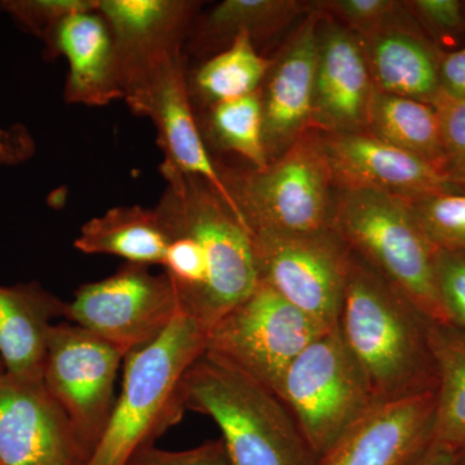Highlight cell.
Here are the masks:
<instances>
[{
	"label": "cell",
	"instance_id": "21",
	"mask_svg": "<svg viewBox=\"0 0 465 465\" xmlns=\"http://www.w3.org/2000/svg\"><path fill=\"white\" fill-rule=\"evenodd\" d=\"M409 18L362 38L370 73L376 91L433 105L440 94L442 52Z\"/></svg>",
	"mask_w": 465,
	"mask_h": 465
},
{
	"label": "cell",
	"instance_id": "20",
	"mask_svg": "<svg viewBox=\"0 0 465 465\" xmlns=\"http://www.w3.org/2000/svg\"><path fill=\"white\" fill-rule=\"evenodd\" d=\"M66 302L41 283L0 286V361L5 374L43 381L54 321L65 317Z\"/></svg>",
	"mask_w": 465,
	"mask_h": 465
},
{
	"label": "cell",
	"instance_id": "28",
	"mask_svg": "<svg viewBox=\"0 0 465 465\" xmlns=\"http://www.w3.org/2000/svg\"><path fill=\"white\" fill-rule=\"evenodd\" d=\"M406 201L436 249L465 253L464 191L430 193Z\"/></svg>",
	"mask_w": 465,
	"mask_h": 465
},
{
	"label": "cell",
	"instance_id": "18",
	"mask_svg": "<svg viewBox=\"0 0 465 465\" xmlns=\"http://www.w3.org/2000/svg\"><path fill=\"white\" fill-rule=\"evenodd\" d=\"M436 391L381 403L349 428L318 465H401L432 439Z\"/></svg>",
	"mask_w": 465,
	"mask_h": 465
},
{
	"label": "cell",
	"instance_id": "3",
	"mask_svg": "<svg viewBox=\"0 0 465 465\" xmlns=\"http://www.w3.org/2000/svg\"><path fill=\"white\" fill-rule=\"evenodd\" d=\"M186 411L213 419L232 465H318L320 458L282 400L213 354L183 375Z\"/></svg>",
	"mask_w": 465,
	"mask_h": 465
},
{
	"label": "cell",
	"instance_id": "34",
	"mask_svg": "<svg viewBox=\"0 0 465 465\" xmlns=\"http://www.w3.org/2000/svg\"><path fill=\"white\" fill-rule=\"evenodd\" d=\"M433 106L439 115L440 137L449 166L465 159V100L440 96Z\"/></svg>",
	"mask_w": 465,
	"mask_h": 465
},
{
	"label": "cell",
	"instance_id": "24",
	"mask_svg": "<svg viewBox=\"0 0 465 465\" xmlns=\"http://www.w3.org/2000/svg\"><path fill=\"white\" fill-rule=\"evenodd\" d=\"M428 339L437 372L430 440L459 452L465 446V333L430 321Z\"/></svg>",
	"mask_w": 465,
	"mask_h": 465
},
{
	"label": "cell",
	"instance_id": "2",
	"mask_svg": "<svg viewBox=\"0 0 465 465\" xmlns=\"http://www.w3.org/2000/svg\"><path fill=\"white\" fill-rule=\"evenodd\" d=\"M428 323L402 292L351 252L338 330L379 405L437 391Z\"/></svg>",
	"mask_w": 465,
	"mask_h": 465
},
{
	"label": "cell",
	"instance_id": "13",
	"mask_svg": "<svg viewBox=\"0 0 465 465\" xmlns=\"http://www.w3.org/2000/svg\"><path fill=\"white\" fill-rule=\"evenodd\" d=\"M0 465H87L43 381L0 374Z\"/></svg>",
	"mask_w": 465,
	"mask_h": 465
},
{
	"label": "cell",
	"instance_id": "27",
	"mask_svg": "<svg viewBox=\"0 0 465 465\" xmlns=\"http://www.w3.org/2000/svg\"><path fill=\"white\" fill-rule=\"evenodd\" d=\"M207 133L224 152L246 159L253 170L269 164L264 143L262 92L207 108Z\"/></svg>",
	"mask_w": 465,
	"mask_h": 465
},
{
	"label": "cell",
	"instance_id": "29",
	"mask_svg": "<svg viewBox=\"0 0 465 465\" xmlns=\"http://www.w3.org/2000/svg\"><path fill=\"white\" fill-rule=\"evenodd\" d=\"M97 7L99 0H0V11L43 45L70 15Z\"/></svg>",
	"mask_w": 465,
	"mask_h": 465
},
{
	"label": "cell",
	"instance_id": "15",
	"mask_svg": "<svg viewBox=\"0 0 465 465\" xmlns=\"http://www.w3.org/2000/svg\"><path fill=\"white\" fill-rule=\"evenodd\" d=\"M338 189H372L402 198L461 191L446 171L367 131L318 134Z\"/></svg>",
	"mask_w": 465,
	"mask_h": 465
},
{
	"label": "cell",
	"instance_id": "4",
	"mask_svg": "<svg viewBox=\"0 0 465 465\" xmlns=\"http://www.w3.org/2000/svg\"><path fill=\"white\" fill-rule=\"evenodd\" d=\"M207 330L180 312L166 331L124 357L121 394L87 465H128L185 414L182 381L206 351Z\"/></svg>",
	"mask_w": 465,
	"mask_h": 465
},
{
	"label": "cell",
	"instance_id": "7",
	"mask_svg": "<svg viewBox=\"0 0 465 465\" xmlns=\"http://www.w3.org/2000/svg\"><path fill=\"white\" fill-rule=\"evenodd\" d=\"M219 171L250 232L331 228L335 185L318 134L309 131L264 170Z\"/></svg>",
	"mask_w": 465,
	"mask_h": 465
},
{
	"label": "cell",
	"instance_id": "8",
	"mask_svg": "<svg viewBox=\"0 0 465 465\" xmlns=\"http://www.w3.org/2000/svg\"><path fill=\"white\" fill-rule=\"evenodd\" d=\"M330 330L268 284L259 282L246 299L208 330L206 353L277 394L291 363Z\"/></svg>",
	"mask_w": 465,
	"mask_h": 465
},
{
	"label": "cell",
	"instance_id": "22",
	"mask_svg": "<svg viewBox=\"0 0 465 465\" xmlns=\"http://www.w3.org/2000/svg\"><path fill=\"white\" fill-rule=\"evenodd\" d=\"M74 247L88 255H112L137 265H163L168 240L155 208L121 206L82 226Z\"/></svg>",
	"mask_w": 465,
	"mask_h": 465
},
{
	"label": "cell",
	"instance_id": "31",
	"mask_svg": "<svg viewBox=\"0 0 465 465\" xmlns=\"http://www.w3.org/2000/svg\"><path fill=\"white\" fill-rule=\"evenodd\" d=\"M434 269L449 323L465 333V253L437 249Z\"/></svg>",
	"mask_w": 465,
	"mask_h": 465
},
{
	"label": "cell",
	"instance_id": "1",
	"mask_svg": "<svg viewBox=\"0 0 465 465\" xmlns=\"http://www.w3.org/2000/svg\"><path fill=\"white\" fill-rule=\"evenodd\" d=\"M157 211L168 240L164 274L179 309L210 330L259 284L251 232L206 182L159 167Z\"/></svg>",
	"mask_w": 465,
	"mask_h": 465
},
{
	"label": "cell",
	"instance_id": "35",
	"mask_svg": "<svg viewBox=\"0 0 465 465\" xmlns=\"http://www.w3.org/2000/svg\"><path fill=\"white\" fill-rule=\"evenodd\" d=\"M35 153V143L25 125L0 128V168L17 166Z\"/></svg>",
	"mask_w": 465,
	"mask_h": 465
},
{
	"label": "cell",
	"instance_id": "26",
	"mask_svg": "<svg viewBox=\"0 0 465 465\" xmlns=\"http://www.w3.org/2000/svg\"><path fill=\"white\" fill-rule=\"evenodd\" d=\"M272 64L273 58L262 56L247 34H238L225 50L208 57L188 75L193 105L200 103L207 109L259 92Z\"/></svg>",
	"mask_w": 465,
	"mask_h": 465
},
{
	"label": "cell",
	"instance_id": "16",
	"mask_svg": "<svg viewBox=\"0 0 465 465\" xmlns=\"http://www.w3.org/2000/svg\"><path fill=\"white\" fill-rule=\"evenodd\" d=\"M202 2L99 0L114 39L122 92L153 67L183 51Z\"/></svg>",
	"mask_w": 465,
	"mask_h": 465
},
{
	"label": "cell",
	"instance_id": "17",
	"mask_svg": "<svg viewBox=\"0 0 465 465\" xmlns=\"http://www.w3.org/2000/svg\"><path fill=\"white\" fill-rule=\"evenodd\" d=\"M321 17L322 12L312 5L283 50L273 58L260 90L269 162L280 158L312 130Z\"/></svg>",
	"mask_w": 465,
	"mask_h": 465
},
{
	"label": "cell",
	"instance_id": "10",
	"mask_svg": "<svg viewBox=\"0 0 465 465\" xmlns=\"http://www.w3.org/2000/svg\"><path fill=\"white\" fill-rule=\"evenodd\" d=\"M124 356L74 323L52 326L43 384L65 412L85 460H91L115 405V379Z\"/></svg>",
	"mask_w": 465,
	"mask_h": 465
},
{
	"label": "cell",
	"instance_id": "39",
	"mask_svg": "<svg viewBox=\"0 0 465 465\" xmlns=\"http://www.w3.org/2000/svg\"><path fill=\"white\" fill-rule=\"evenodd\" d=\"M458 465H465V446L459 451Z\"/></svg>",
	"mask_w": 465,
	"mask_h": 465
},
{
	"label": "cell",
	"instance_id": "30",
	"mask_svg": "<svg viewBox=\"0 0 465 465\" xmlns=\"http://www.w3.org/2000/svg\"><path fill=\"white\" fill-rule=\"evenodd\" d=\"M324 15L338 17L361 38L410 16L405 2L396 0H324L312 3Z\"/></svg>",
	"mask_w": 465,
	"mask_h": 465
},
{
	"label": "cell",
	"instance_id": "12",
	"mask_svg": "<svg viewBox=\"0 0 465 465\" xmlns=\"http://www.w3.org/2000/svg\"><path fill=\"white\" fill-rule=\"evenodd\" d=\"M124 100L134 114L146 116L157 128V143L164 157L161 167L206 182L247 229L202 136L189 94L183 51L134 81L124 91Z\"/></svg>",
	"mask_w": 465,
	"mask_h": 465
},
{
	"label": "cell",
	"instance_id": "25",
	"mask_svg": "<svg viewBox=\"0 0 465 465\" xmlns=\"http://www.w3.org/2000/svg\"><path fill=\"white\" fill-rule=\"evenodd\" d=\"M367 133L446 171L439 115L430 104L375 91Z\"/></svg>",
	"mask_w": 465,
	"mask_h": 465
},
{
	"label": "cell",
	"instance_id": "32",
	"mask_svg": "<svg viewBox=\"0 0 465 465\" xmlns=\"http://www.w3.org/2000/svg\"><path fill=\"white\" fill-rule=\"evenodd\" d=\"M410 15L440 43H454L465 30V5L459 0L405 2Z\"/></svg>",
	"mask_w": 465,
	"mask_h": 465
},
{
	"label": "cell",
	"instance_id": "37",
	"mask_svg": "<svg viewBox=\"0 0 465 465\" xmlns=\"http://www.w3.org/2000/svg\"><path fill=\"white\" fill-rule=\"evenodd\" d=\"M459 452L430 440L401 465H458Z\"/></svg>",
	"mask_w": 465,
	"mask_h": 465
},
{
	"label": "cell",
	"instance_id": "36",
	"mask_svg": "<svg viewBox=\"0 0 465 465\" xmlns=\"http://www.w3.org/2000/svg\"><path fill=\"white\" fill-rule=\"evenodd\" d=\"M440 96L465 100V47L440 54Z\"/></svg>",
	"mask_w": 465,
	"mask_h": 465
},
{
	"label": "cell",
	"instance_id": "19",
	"mask_svg": "<svg viewBox=\"0 0 465 465\" xmlns=\"http://www.w3.org/2000/svg\"><path fill=\"white\" fill-rule=\"evenodd\" d=\"M60 56L69 65L64 91L67 104L105 106L124 100L114 39L97 9L70 15L56 27L45 43V57L56 60Z\"/></svg>",
	"mask_w": 465,
	"mask_h": 465
},
{
	"label": "cell",
	"instance_id": "11",
	"mask_svg": "<svg viewBox=\"0 0 465 465\" xmlns=\"http://www.w3.org/2000/svg\"><path fill=\"white\" fill-rule=\"evenodd\" d=\"M180 313L166 274L125 262L114 274L82 284L67 302L65 320L84 327L121 351L124 356L145 348Z\"/></svg>",
	"mask_w": 465,
	"mask_h": 465
},
{
	"label": "cell",
	"instance_id": "9",
	"mask_svg": "<svg viewBox=\"0 0 465 465\" xmlns=\"http://www.w3.org/2000/svg\"><path fill=\"white\" fill-rule=\"evenodd\" d=\"M259 282L329 329L338 327L351 251L332 228L251 232Z\"/></svg>",
	"mask_w": 465,
	"mask_h": 465
},
{
	"label": "cell",
	"instance_id": "14",
	"mask_svg": "<svg viewBox=\"0 0 465 465\" xmlns=\"http://www.w3.org/2000/svg\"><path fill=\"white\" fill-rule=\"evenodd\" d=\"M375 91L362 38L322 14L318 25L312 130L322 134L366 131Z\"/></svg>",
	"mask_w": 465,
	"mask_h": 465
},
{
	"label": "cell",
	"instance_id": "40",
	"mask_svg": "<svg viewBox=\"0 0 465 465\" xmlns=\"http://www.w3.org/2000/svg\"><path fill=\"white\" fill-rule=\"evenodd\" d=\"M5 372V367H3L2 361H0V374H3Z\"/></svg>",
	"mask_w": 465,
	"mask_h": 465
},
{
	"label": "cell",
	"instance_id": "38",
	"mask_svg": "<svg viewBox=\"0 0 465 465\" xmlns=\"http://www.w3.org/2000/svg\"><path fill=\"white\" fill-rule=\"evenodd\" d=\"M446 173L451 177L452 183L459 186L461 191L465 189V159L449 164Z\"/></svg>",
	"mask_w": 465,
	"mask_h": 465
},
{
	"label": "cell",
	"instance_id": "6",
	"mask_svg": "<svg viewBox=\"0 0 465 465\" xmlns=\"http://www.w3.org/2000/svg\"><path fill=\"white\" fill-rule=\"evenodd\" d=\"M277 396L318 458L378 406L374 391L338 327L308 345L284 372Z\"/></svg>",
	"mask_w": 465,
	"mask_h": 465
},
{
	"label": "cell",
	"instance_id": "33",
	"mask_svg": "<svg viewBox=\"0 0 465 465\" xmlns=\"http://www.w3.org/2000/svg\"><path fill=\"white\" fill-rule=\"evenodd\" d=\"M128 465H232L223 440H211L195 448L171 451L153 445L143 449Z\"/></svg>",
	"mask_w": 465,
	"mask_h": 465
},
{
	"label": "cell",
	"instance_id": "5",
	"mask_svg": "<svg viewBox=\"0 0 465 465\" xmlns=\"http://www.w3.org/2000/svg\"><path fill=\"white\" fill-rule=\"evenodd\" d=\"M331 228L428 321L450 324L437 289V249L405 198L372 189H338Z\"/></svg>",
	"mask_w": 465,
	"mask_h": 465
},
{
	"label": "cell",
	"instance_id": "23",
	"mask_svg": "<svg viewBox=\"0 0 465 465\" xmlns=\"http://www.w3.org/2000/svg\"><path fill=\"white\" fill-rule=\"evenodd\" d=\"M299 0H224L207 16L195 20L188 38L194 54H213L225 50L238 34L253 43L282 32L311 5Z\"/></svg>",
	"mask_w": 465,
	"mask_h": 465
}]
</instances>
